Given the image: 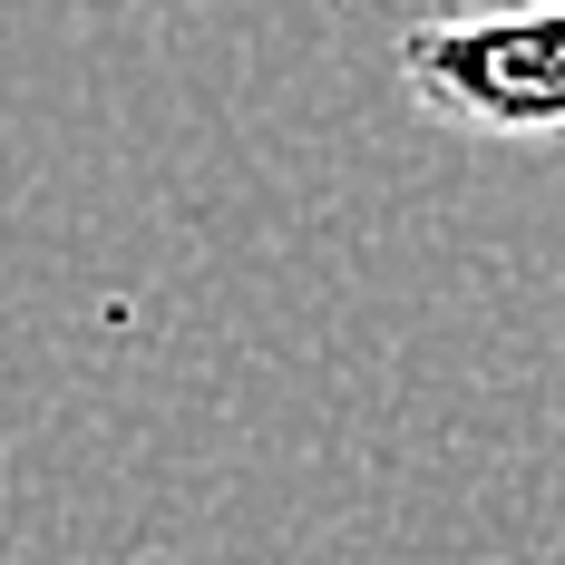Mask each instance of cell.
<instances>
[{
    "label": "cell",
    "mask_w": 565,
    "mask_h": 565,
    "mask_svg": "<svg viewBox=\"0 0 565 565\" xmlns=\"http://www.w3.org/2000/svg\"><path fill=\"white\" fill-rule=\"evenodd\" d=\"M399 98L449 137H498V147L565 137V0L409 20L399 30Z\"/></svg>",
    "instance_id": "6da1fadb"
},
{
    "label": "cell",
    "mask_w": 565,
    "mask_h": 565,
    "mask_svg": "<svg viewBox=\"0 0 565 565\" xmlns=\"http://www.w3.org/2000/svg\"><path fill=\"white\" fill-rule=\"evenodd\" d=\"M419 20H458V10H536V0H409Z\"/></svg>",
    "instance_id": "7a4b0ae2"
}]
</instances>
